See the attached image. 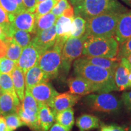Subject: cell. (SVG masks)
<instances>
[{
    "mask_svg": "<svg viewBox=\"0 0 131 131\" xmlns=\"http://www.w3.org/2000/svg\"><path fill=\"white\" fill-rule=\"evenodd\" d=\"M0 88L2 92H8L15 97L18 98L15 91L11 75L0 73Z\"/></svg>",
    "mask_w": 131,
    "mask_h": 131,
    "instance_id": "obj_29",
    "label": "cell"
},
{
    "mask_svg": "<svg viewBox=\"0 0 131 131\" xmlns=\"http://www.w3.org/2000/svg\"><path fill=\"white\" fill-rule=\"evenodd\" d=\"M41 55L38 49L31 42L23 49L20 57L16 61V66L25 73L29 69L38 64Z\"/></svg>",
    "mask_w": 131,
    "mask_h": 131,
    "instance_id": "obj_10",
    "label": "cell"
},
{
    "mask_svg": "<svg viewBox=\"0 0 131 131\" xmlns=\"http://www.w3.org/2000/svg\"><path fill=\"white\" fill-rule=\"evenodd\" d=\"M70 92L78 95H86L92 92H96L94 88L84 78L76 77L69 78L67 81Z\"/></svg>",
    "mask_w": 131,
    "mask_h": 131,
    "instance_id": "obj_17",
    "label": "cell"
},
{
    "mask_svg": "<svg viewBox=\"0 0 131 131\" xmlns=\"http://www.w3.org/2000/svg\"><path fill=\"white\" fill-rule=\"evenodd\" d=\"M125 58L127 59V61L129 62V63L131 64V54H129V55H127L126 57H125Z\"/></svg>",
    "mask_w": 131,
    "mask_h": 131,
    "instance_id": "obj_49",
    "label": "cell"
},
{
    "mask_svg": "<svg viewBox=\"0 0 131 131\" xmlns=\"http://www.w3.org/2000/svg\"><path fill=\"white\" fill-rule=\"evenodd\" d=\"M73 19V18H69L63 16L57 19L55 23L57 40L55 44L63 47L66 41L71 37Z\"/></svg>",
    "mask_w": 131,
    "mask_h": 131,
    "instance_id": "obj_16",
    "label": "cell"
},
{
    "mask_svg": "<svg viewBox=\"0 0 131 131\" xmlns=\"http://www.w3.org/2000/svg\"><path fill=\"white\" fill-rule=\"evenodd\" d=\"M84 40V35L80 38L70 37L64 45L61 51V68L66 74L73 62L81 57Z\"/></svg>",
    "mask_w": 131,
    "mask_h": 131,
    "instance_id": "obj_8",
    "label": "cell"
},
{
    "mask_svg": "<svg viewBox=\"0 0 131 131\" xmlns=\"http://www.w3.org/2000/svg\"><path fill=\"white\" fill-rule=\"evenodd\" d=\"M4 118L8 131H15L16 129L24 125L17 113L7 115L5 116Z\"/></svg>",
    "mask_w": 131,
    "mask_h": 131,
    "instance_id": "obj_32",
    "label": "cell"
},
{
    "mask_svg": "<svg viewBox=\"0 0 131 131\" xmlns=\"http://www.w3.org/2000/svg\"><path fill=\"white\" fill-rule=\"evenodd\" d=\"M26 90H30L34 86L42 83L48 82L49 78L38 64L29 69L24 73Z\"/></svg>",
    "mask_w": 131,
    "mask_h": 131,
    "instance_id": "obj_18",
    "label": "cell"
},
{
    "mask_svg": "<svg viewBox=\"0 0 131 131\" xmlns=\"http://www.w3.org/2000/svg\"><path fill=\"white\" fill-rule=\"evenodd\" d=\"M8 41L5 40H0V59L5 58L7 52Z\"/></svg>",
    "mask_w": 131,
    "mask_h": 131,
    "instance_id": "obj_39",
    "label": "cell"
},
{
    "mask_svg": "<svg viewBox=\"0 0 131 131\" xmlns=\"http://www.w3.org/2000/svg\"><path fill=\"white\" fill-rule=\"evenodd\" d=\"M69 4L68 3V0H60L53 7L50 12L58 18L60 17Z\"/></svg>",
    "mask_w": 131,
    "mask_h": 131,
    "instance_id": "obj_35",
    "label": "cell"
},
{
    "mask_svg": "<svg viewBox=\"0 0 131 131\" xmlns=\"http://www.w3.org/2000/svg\"><path fill=\"white\" fill-rule=\"evenodd\" d=\"M63 46L55 44L40 55L38 66L48 78L53 79L58 75L61 65V51Z\"/></svg>",
    "mask_w": 131,
    "mask_h": 131,
    "instance_id": "obj_6",
    "label": "cell"
},
{
    "mask_svg": "<svg viewBox=\"0 0 131 131\" xmlns=\"http://www.w3.org/2000/svg\"><path fill=\"white\" fill-rule=\"evenodd\" d=\"M74 112L72 107L60 112L55 115V120L57 123L61 124L68 130H71L74 124Z\"/></svg>",
    "mask_w": 131,
    "mask_h": 131,
    "instance_id": "obj_25",
    "label": "cell"
},
{
    "mask_svg": "<svg viewBox=\"0 0 131 131\" xmlns=\"http://www.w3.org/2000/svg\"><path fill=\"white\" fill-rule=\"evenodd\" d=\"M122 1H123V2L125 3V4H126L127 6L131 7V0H122Z\"/></svg>",
    "mask_w": 131,
    "mask_h": 131,
    "instance_id": "obj_47",
    "label": "cell"
},
{
    "mask_svg": "<svg viewBox=\"0 0 131 131\" xmlns=\"http://www.w3.org/2000/svg\"><path fill=\"white\" fill-rule=\"evenodd\" d=\"M23 2L25 10L34 13L37 5L36 0H23Z\"/></svg>",
    "mask_w": 131,
    "mask_h": 131,
    "instance_id": "obj_38",
    "label": "cell"
},
{
    "mask_svg": "<svg viewBox=\"0 0 131 131\" xmlns=\"http://www.w3.org/2000/svg\"><path fill=\"white\" fill-rule=\"evenodd\" d=\"M83 0H70V2L71 3L72 6L76 7V6H78V5L81 4Z\"/></svg>",
    "mask_w": 131,
    "mask_h": 131,
    "instance_id": "obj_44",
    "label": "cell"
},
{
    "mask_svg": "<svg viewBox=\"0 0 131 131\" xmlns=\"http://www.w3.org/2000/svg\"><path fill=\"white\" fill-rule=\"evenodd\" d=\"M131 64L125 57L119 59V63L114 72V81L117 91H123L129 87V73Z\"/></svg>",
    "mask_w": 131,
    "mask_h": 131,
    "instance_id": "obj_13",
    "label": "cell"
},
{
    "mask_svg": "<svg viewBox=\"0 0 131 131\" xmlns=\"http://www.w3.org/2000/svg\"><path fill=\"white\" fill-rule=\"evenodd\" d=\"M128 79H129V87H131V70H130L129 73V77H128Z\"/></svg>",
    "mask_w": 131,
    "mask_h": 131,
    "instance_id": "obj_48",
    "label": "cell"
},
{
    "mask_svg": "<svg viewBox=\"0 0 131 131\" xmlns=\"http://www.w3.org/2000/svg\"><path fill=\"white\" fill-rule=\"evenodd\" d=\"M128 131H131V127H130V128H129V130Z\"/></svg>",
    "mask_w": 131,
    "mask_h": 131,
    "instance_id": "obj_52",
    "label": "cell"
},
{
    "mask_svg": "<svg viewBox=\"0 0 131 131\" xmlns=\"http://www.w3.org/2000/svg\"><path fill=\"white\" fill-rule=\"evenodd\" d=\"M15 1L17 3V4H18V6L21 8V9L23 10H24V8L23 2V0H15Z\"/></svg>",
    "mask_w": 131,
    "mask_h": 131,
    "instance_id": "obj_46",
    "label": "cell"
},
{
    "mask_svg": "<svg viewBox=\"0 0 131 131\" xmlns=\"http://www.w3.org/2000/svg\"><path fill=\"white\" fill-rule=\"evenodd\" d=\"M38 104L33 97L30 92L26 90L22 104H20L17 110V114L23 123L34 131H40L38 123Z\"/></svg>",
    "mask_w": 131,
    "mask_h": 131,
    "instance_id": "obj_5",
    "label": "cell"
},
{
    "mask_svg": "<svg viewBox=\"0 0 131 131\" xmlns=\"http://www.w3.org/2000/svg\"><path fill=\"white\" fill-rule=\"evenodd\" d=\"M86 20L80 16H75L72 21L71 37L80 38L84 35Z\"/></svg>",
    "mask_w": 131,
    "mask_h": 131,
    "instance_id": "obj_27",
    "label": "cell"
},
{
    "mask_svg": "<svg viewBox=\"0 0 131 131\" xmlns=\"http://www.w3.org/2000/svg\"><path fill=\"white\" fill-rule=\"evenodd\" d=\"M122 101L127 111L131 112V91L123 93Z\"/></svg>",
    "mask_w": 131,
    "mask_h": 131,
    "instance_id": "obj_37",
    "label": "cell"
},
{
    "mask_svg": "<svg viewBox=\"0 0 131 131\" xmlns=\"http://www.w3.org/2000/svg\"><path fill=\"white\" fill-rule=\"evenodd\" d=\"M119 49V43L112 37H85L82 55L88 57L115 58Z\"/></svg>",
    "mask_w": 131,
    "mask_h": 131,
    "instance_id": "obj_3",
    "label": "cell"
},
{
    "mask_svg": "<svg viewBox=\"0 0 131 131\" xmlns=\"http://www.w3.org/2000/svg\"><path fill=\"white\" fill-rule=\"evenodd\" d=\"M38 104H45L51 107L55 98L59 93L49 82L42 83L34 86L30 91Z\"/></svg>",
    "mask_w": 131,
    "mask_h": 131,
    "instance_id": "obj_9",
    "label": "cell"
},
{
    "mask_svg": "<svg viewBox=\"0 0 131 131\" xmlns=\"http://www.w3.org/2000/svg\"><path fill=\"white\" fill-rule=\"evenodd\" d=\"M0 73H1V72H0Z\"/></svg>",
    "mask_w": 131,
    "mask_h": 131,
    "instance_id": "obj_54",
    "label": "cell"
},
{
    "mask_svg": "<svg viewBox=\"0 0 131 131\" xmlns=\"http://www.w3.org/2000/svg\"><path fill=\"white\" fill-rule=\"evenodd\" d=\"M57 1H60V0H57Z\"/></svg>",
    "mask_w": 131,
    "mask_h": 131,
    "instance_id": "obj_53",
    "label": "cell"
},
{
    "mask_svg": "<svg viewBox=\"0 0 131 131\" xmlns=\"http://www.w3.org/2000/svg\"><path fill=\"white\" fill-rule=\"evenodd\" d=\"M76 125L80 131H88L100 127V119L90 114L81 115L76 121Z\"/></svg>",
    "mask_w": 131,
    "mask_h": 131,
    "instance_id": "obj_23",
    "label": "cell"
},
{
    "mask_svg": "<svg viewBox=\"0 0 131 131\" xmlns=\"http://www.w3.org/2000/svg\"><path fill=\"white\" fill-rule=\"evenodd\" d=\"M82 58L90 64L106 69L111 70L113 72H114L119 63V59L117 57L111 58L100 57L83 56L82 57Z\"/></svg>",
    "mask_w": 131,
    "mask_h": 131,
    "instance_id": "obj_21",
    "label": "cell"
},
{
    "mask_svg": "<svg viewBox=\"0 0 131 131\" xmlns=\"http://www.w3.org/2000/svg\"><path fill=\"white\" fill-rule=\"evenodd\" d=\"M11 77L16 94L19 101L22 102L24 99L26 91L24 73L20 69L16 66L11 73Z\"/></svg>",
    "mask_w": 131,
    "mask_h": 131,
    "instance_id": "obj_22",
    "label": "cell"
},
{
    "mask_svg": "<svg viewBox=\"0 0 131 131\" xmlns=\"http://www.w3.org/2000/svg\"><path fill=\"white\" fill-rule=\"evenodd\" d=\"M100 131H126L123 127L115 124L104 125L101 127Z\"/></svg>",
    "mask_w": 131,
    "mask_h": 131,
    "instance_id": "obj_40",
    "label": "cell"
},
{
    "mask_svg": "<svg viewBox=\"0 0 131 131\" xmlns=\"http://www.w3.org/2000/svg\"><path fill=\"white\" fill-rule=\"evenodd\" d=\"M73 73L76 77L84 78L99 93L117 91L114 81V72L111 70L90 64L82 57L73 63Z\"/></svg>",
    "mask_w": 131,
    "mask_h": 131,
    "instance_id": "obj_1",
    "label": "cell"
},
{
    "mask_svg": "<svg viewBox=\"0 0 131 131\" xmlns=\"http://www.w3.org/2000/svg\"><path fill=\"white\" fill-rule=\"evenodd\" d=\"M57 40L55 25L48 29L36 33L33 37L32 42L38 49L41 54L51 48L55 45Z\"/></svg>",
    "mask_w": 131,
    "mask_h": 131,
    "instance_id": "obj_11",
    "label": "cell"
},
{
    "mask_svg": "<svg viewBox=\"0 0 131 131\" xmlns=\"http://www.w3.org/2000/svg\"><path fill=\"white\" fill-rule=\"evenodd\" d=\"M125 8L118 0H83L74 7L75 16H80L84 19Z\"/></svg>",
    "mask_w": 131,
    "mask_h": 131,
    "instance_id": "obj_4",
    "label": "cell"
},
{
    "mask_svg": "<svg viewBox=\"0 0 131 131\" xmlns=\"http://www.w3.org/2000/svg\"><path fill=\"white\" fill-rule=\"evenodd\" d=\"M49 131H69L66 128L61 126L58 123H55L52 126V127L49 129Z\"/></svg>",
    "mask_w": 131,
    "mask_h": 131,
    "instance_id": "obj_42",
    "label": "cell"
},
{
    "mask_svg": "<svg viewBox=\"0 0 131 131\" xmlns=\"http://www.w3.org/2000/svg\"><path fill=\"white\" fill-rule=\"evenodd\" d=\"M0 4L10 15H15L23 10L15 0H0Z\"/></svg>",
    "mask_w": 131,
    "mask_h": 131,
    "instance_id": "obj_33",
    "label": "cell"
},
{
    "mask_svg": "<svg viewBox=\"0 0 131 131\" xmlns=\"http://www.w3.org/2000/svg\"><path fill=\"white\" fill-rule=\"evenodd\" d=\"M12 38L14 41L22 48L27 46L32 41L33 38L31 34L29 32L16 29H15L13 32Z\"/></svg>",
    "mask_w": 131,
    "mask_h": 131,
    "instance_id": "obj_28",
    "label": "cell"
},
{
    "mask_svg": "<svg viewBox=\"0 0 131 131\" xmlns=\"http://www.w3.org/2000/svg\"><path fill=\"white\" fill-rule=\"evenodd\" d=\"M6 39L8 41V48L6 57L14 61H17L23 48L16 44L12 38H6Z\"/></svg>",
    "mask_w": 131,
    "mask_h": 131,
    "instance_id": "obj_30",
    "label": "cell"
},
{
    "mask_svg": "<svg viewBox=\"0 0 131 131\" xmlns=\"http://www.w3.org/2000/svg\"><path fill=\"white\" fill-rule=\"evenodd\" d=\"M114 38L119 45L131 38V10H127L121 15Z\"/></svg>",
    "mask_w": 131,
    "mask_h": 131,
    "instance_id": "obj_14",
    "label": "cell"
},
{
    "mask_svg": "<svg viewBox=\"0 0 131 131\" xmlns=\"http://www.w3.org/2000/svg\"><path fill=\"white\" fill-rule=\"evenodd\" d=\"M80 98V95L72 94L69 92L59 94L54 99L50 108L55 115L59 112L72 107Z\"/></svg>",
    "mask_w": 131,
    "mask_h": 131,
    "instance_id": "obj_15",
    "label": "cell"
},
{
    "mask_svg": "<svg viewBox=\"0 0 131 131\" xmlns=\"http://www.w3.org/2000/svg\"><path fill=\"white\" fill-rule=\"evenodd\" d=\"M58 18L57 16L54 15L51 12L36 18L35 34H34L40 31L48 29L55 25Z\"/></svg>",
    "mask_w": 131,
    "mask_h": 131,
    "instance_id": "obj_24",
    "label": "cell"
},
{
    "mask_svg": "<svg viewBox=\"0 0 131 131\" xmlns=\"http://www.w3.org/2000/svg\"><path fill=\"white\" fill-rule=\"evenodd\" d=\"M85 102L92 111L97 112L115 113L121 108L119 100L109 93L89 95L85 98Z\"/></svg>",
    "mask_w": 131,
    "mask_h": 131,
    "instance_id": "obj_7",
    "label": "cell"
},
{
    "mask_svg": "<svg viewBox=\"0 0 131 131\" xmlns=\"http://www.w3.org/2000/svg\"><path fill=\"white\" fill-rule=\"evenodd\" d=\"M0 131H8L6 119L4 116L0 115Z\"/></svg>",
    "mask_w": 131,
    "mask_h": 131,
    "instance_id": "obj_43",
    "label": "cell"
},
{
    "mask_svg": "<svg viewBox=\"0 0 131 131\" xmlns=\"http://www.w3.org/2000/svg\"><path fill=\"white\" fill-rule=\"evenodd\" d=\"M62 16L64 17L69 18H74L75 13H74V8L72 5L69 4V6L66 7L62 14Z\"/></svg>",
    "mask_w": 131,
    "mask_h": 131,
    "instance_id": "obj_41",
    "label": "cell"
},
{
    "mask_svg": "<svg viewBox=\"0 0 131 131\" xmlns=\"http://www.w3.org/2000/svg\"><path fill=\"white\" fill-rule=\"evenodd\" d=\"M57 3L58 1L57 0H45L42 2L38 3L36 5L35 12H34L36 18L51 12L52 9Z\"/></svg>",
    "mask_w": 131,
    "mask_h": 131,
    "instance_id": "obj_31",
    "label": "cell"
},
{
    "mask_svg": "<svg viewBox=\"0 0 131 131\" xmlns=\"http://www.w3.org/2000/svg\"><path fill=\"white\" fill-rule=\"evenodd\" d=\"M127 8L111 11L86 19L85 37H114L119 18Z\"/></svg>",
    "mask_w": 131,
    "mask_h": 131,
    "instance_id": "obj_2",
    "label": "cell"
},
{
    "mask_svg": "<svg viewBox=\"0 0 131 131\" xmlns=\"http://www.w3.org/2000/svg\"><path fill=\"white\" fill-rule=\"evenodd\" d=\"M129 54H131V38L120 45L117 57L120 59L122 57H126Z\"/></svg>",
    "mask_w": 131,
    "mask_h": 131,
    "instance_id": "obj_36",
    "label": "cell"
},
{
    "mask_svg": "<svg viewBox=\"0 0 131 131\" xmlns=\"http://www.w3.org/2000/svg\"><path fill=\"white\" fill-rule=\"evenodd\" d=\"M1 92H2V91H1V88H0V94H1Z\"/></svg>",
    "mask_w": 131,
    "mask_h": 131,
    "instance_id": "obj_51",
    "label": "cell"
},
{
    "mask_svg": "<svg viewBox=\"0 0 131 131\" xmlns=\"http://www.w3.org/2000/svg\"><path fill=\"white\" fill-rule=\"evenodd\" d=\"M36 16L34 13L23 10L13 16L12 25L14 29L35 34Z\"/></svg>",
    "mask_w": 131,
    "mask_h": 131,
    "instance_id": "obj_12",
    "label": "cell"
},
{
    "mask_svg": "<svg viewBox=\"0 0 131 131\" xmlns=\"http://www.w3.org/2000/svg\"><path fill=\"white\" fill-rule=\"evenodd\" d=\"M16 67V61L7 58L0 59V72L11 75Z\"/></svg>",
    "mask_w": 131,
    "mask_h": 131,
    "instance_id": "obj_34",
    "label": "cell"
},
{
    "mask_svg": "<svg viewBox=\"0 0 131 131\" xmlns=\"http://www.w3.org/2000/svg\"><path fill=\"white\" fill-rule=\"evenodd\" d=\"M45 1V0H36V2H37V4H38V3L42 2V1Z\"/></svg>",
    "mask_w": 131,
    "mask_h": 131,
    "instance_id": "obj_50",
    "label": "cell"
},
{
    "mask_svg": "<svg viewBox=\"0 0 131 131\" xmlns=\"http://www.w3.org/2000/svg\"><path fill=\"white\" fill-rule=\"evenodd\" d=\"M38 123L40 131H48L55 120V115L51 108L45 104L38 105Z\"/></svg>",
    "mask_w": 131,
    "mask_h": 131,
    "instance_id": "obj_20",
    "label": "cell"
},
{
    "mask_svg": "<svg viewBox=\"0 0 131 131\" xmlns=\"http://www.w3.org/2000/svg\"><path fill=\"white\" fill-rule=\"evenodd\" d=\"M6 39V35H5L4 30L3 27L0 26V40H5Z\"/></svg>",
    "mask_w": 131,
    "mask_h": 131,
    "instance_id": "obj_45",
    "label": "cell"
},
{
    "mask_svg": "<svg viewBox=\"0 0 131 131\" xmlns=\"http://www.w3.org/2000/svg\"><path fill=\"white\" fill-rule=\"evenodd\" d=\"M20 105L18 98H16L6 92L0 94V115L2 116L17 112L18 108Z\"/></svg>",
    "mask_w": 131,
    "mask_h": 131,
    "instance_id": "obj_19",
    "label": "cell"
},
{
    "mask_svg": "<svg viewBox=\"0 0 131 131\" xmlns=\"http://www.w3.org/2000/svg\"><path fill=\"white\" fill-rule=\"evenodd\" d=\"M0 26L4 30L6 38H12L15 29L12 25L10 15L0 4Z\"/></svg>",
    "mask_w": 131,
    "mask_h": 131,
    "instance_id": "obj_26",
    "label": "cell"
}]
</instances>
